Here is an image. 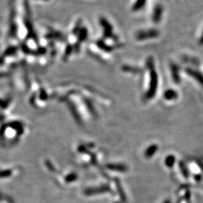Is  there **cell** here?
I'll return each mask as SVG.
<instances>
[{"label": "cell", "instance_id": "9", "mask_svg": "<svg viewBox=\"0 0 203 203\" xmlns=\"http://www.w3.org/2000/svg\"><path fill=\"white\" fill-rule=\"evenodd\" d=\"M174 161H175V159H174V156H168L166 159V166H169V167H172V166H173V164H174Z\"/></svg>", "mask_w": 203, "mask_h": 203}, {"label": "cell", "instance_id": "5", "mask_svg": "<svg viewBox=\"0 0 203 203\" xmlns=\"http://www.w3.org/2000/svg\"><path fill=\"white\" fill-rule=\"evenodd\" d=\"M157 149H158L157 145H152L150 147H148L145 152L146 157H151V156H152L154 154H155L156 151H157Z\"/></svg>", "mask_w": 203, "mask_h": 203}, {"label": "cell", "instance_id": "7", "mask_svg": "<svg viewBox=\"0 0 203 203\" xmlns=\"http://www.w3.org/2000/svg\"><path fill=\"white\" fill-rule=\"evenodd\" d=\"M146 0H137V2H136V4L134 5L133 6V9L135 11H137V10H139L140 8H142V6L145 4Z\"/></svg>", "mask_w": 203, "mask_h": 203}, {"label": "cell", "instance_id": "10", "mask_svg": "<svg viewBox=\"0 0 203 203\" xmlns=\"http://www.w3.org/2000/svg\"><path fill=\"white\" fill-rule=\"evenodd\" d=\"M164 203H170V201H169V200H166V202H165Z\"/></svg>", "mask_w": 203, "mask_h": 203}, {"label": "cell", "instance_id": "4", "mask_svg": "<svg viewBox=\"0 0 203 203\" xmlns=\"http://www.w3.org/2000/svg\"><path fill=\"white\" fill-rule=\"evenodd\" d=\"M102 21H101L102 25L103 27H104L105 29V35H107V36H110L111 33V25H110L107 21H105V19H102Z\"/></svg>", "mask_w": 203, "mask_h": 203}, {"label": "cell", "instance_id": "2", "mask_svg": "<svg viewBox=\"0 0 203 203\" xmlns=\"http://www.w3.org/2000/svg\"><path fill=\"white\" fill-rule=\"evenodd\" d=\"M158 31L156 30H147V31H142L140 33H138V35L136 36L138 39L139 40H143L146 39H150V38H154L156 37L158 35Z\"/></svg>", "mask_w": 203, "mask_h": 203}, {"label": "cell", "instance_id": "1", "mask_svg": "<svg viewBox=\"0 0 203 203\" xmlns=\"http://www.w3.org/2000/svg\"><path fill=\"white\" fill-rule=\"evenodd\" d=\"M156 88H157V75H156L155 71H152V72H151V86H150V89L147 94L148 99H151L154 96Z\"/></svg>", "mask_w": 203, "mask_h": 203}, {"label": "cell", "instance_id": "3", "mask_svg": "<svg viewBox=\"0 0 203 203\" xmlns=\"http://www.w3.org/2000/svg\"><path fill=\"white\" fill-rule=\"evenodd\" d=\"M161 13H162V7L159 6H156L155 8V11H154V22H158L160 19L161 17Z\"/></svg>", "mask_w": 203, "mask_h": 203}, {"label": "cell", "instance_id": "6", "mask_svg": "<svg viewBox=\"0 0 203 203\" xmlns=\"http://www.w3.org/2000/svg\"><path fill=\"white\" fill-rule=\"evenodd\" d=\"M164 96H165V98H166V99L171 100V99H174L177 97V94H176L175 91L170 90L166 91Z\"/></svg>", "mask_w": 203, "mask_h": 203}, {"label": "cell", "instance_id": "8", "mask_svg": "<svg viewBox=\"0 0 203 203\" xmlns=\"http://www.w3.org/2000/svg\"><path fill=\"white\" fill-rule=\"evenodd\" d=\"M108 167L109 169H112V170H116V171H121V172H123V171H125L126 167L124 166H121V165H113V166H109Z\"/></svg>", "mask_w": 203, "mask_h": 203}]
</instances>
